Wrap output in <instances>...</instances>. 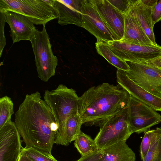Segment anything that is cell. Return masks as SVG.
I'll use <instances>...</instances> for the list:
<instances>
[{
    "instance_id": "cell-27",
    "label": "cell",
    "mask_w": 161,
    "mask_h": 161,
    "mask_svg": "<svg viewBox=\"0 0 161 161\" xmlns=\"http://www.w3.org/2000/svg\"><path fill=\"white\" fill-rule=\"evenodd\" d=\"M0 57H1L6 43L4 35V27L6 22L4 12H0Z\"/></svg>"
},
{
    "instance_id": "cell-32",
    "label": "cell",
    "mask_w": 161,
    "mask_h": 161,
    "mask_svg": "<svg viewBox=\"0 0 161 161\" xmlns=\"http://www.w3.org/2000/svg\"><path fill=\"white\" fill-rule=\"evenodd\" d=\"M18 161H33L28 157L20 154Z\"/></svg>"
},
{
    "instance_id": "cell-4",
    "label": "cell",
    "mask_w": 161,
    "mask_h": 161,
    "mask_svg": "<svg viewBox=\"0 0 161 161\" xmlns=\"http://www.w3.org/2000/svg\"><path fill=\"white\" fill-rule=\"evenodd\" d=\"M53 0H0V11H11L26 16L34 24L45 25L58 19Z\"/></svg>"
},
{
    "instance_id": "cell-10",
    "label": "cell",
    "mask_w": 161,
    "mask_h": 161,
    "mask_svg": "<svg viewBox=\"0 0 161 161\" xmlns=\"http://www.w3.org/2000/svg\"><path fill=\"white\" fill-rule=\"evenodd\" d=\"M21 136L11 120L0 129V161H18L23 148Z\"/></svg>"
},
{
    "instance_id": "cell-25",
    "label": "cell",
    "mask_w": 161,
    "mask_h": 161,
    "mask_svg": "<svg viewBox=\"0 0 161 161\" xmlns=\"http://www.w3.org/2000/svg\"><path fill=\"white\" fill-rule=\"evenodd\" d=\"M108 1L118 11L125 14L129 11L133 1V0Z\"/></svg>"
},
{
    "instance_id": "cell-1",
    "label": "cell",
    "mask_w": 161,
    "mask_h": 161,
    "mask_svg": "<svg viewBox=\"0 0 161 161\" xmlns=\"http://www.w3.org/2000/svg\"><path fill=\"white\" fill-rule=\"evenodd\" d=\"M14 123L25 147L51 153L58 126L39 92L26 95L15 113Z\"/></svg>"
},
{
    "instance_id": "cell-29",
    "label": "cell",
    "mask_w": 161,
    "mask_h": 161,
    "mask_svg": "<svg viewBox=\"0 0 161 161\" xmlns=\"http://www.w3.org/2000/svg\"><path fill=\"white\" fill-rule=\"evenodd\" d=\"M101 155L100 149H98L88 155L81 157L76 161H98Z\"/></svg>"
},
{
    "instance_id": "cell-14",
    "label": "cell",
    "mask_w": 161,
    "mask_h": 161,
    "mask_svg": "<svg viewBox=\"0 0 161 161\" xmlns=\"http://www.w3.org/2000/svg\"><path fill=\"white\" fill-rule=\"evenodd\" d=\"M116 78L118 84L131 96L156 111H161V98L150 93L137 84L128 76L126 71L117 69Z\"/></svg>"
},
{
    "instance_id": "cell-19",
    "label": "cell",
    "mask_w": 161,
    "mask_h": 161,
    "mask_svg": "<svg viewBox=\"0 0 161 161\" xmlns=\"http://www.w3.org/2000/svg\"><path fill=\"white\" fill-rule=\"evenodd\" d=\"M83 124L79 113L69 116L64 123L58 145L67 146L74 141L81 131Z\"/></svg>"
},
{
    "instance_id": "cell-31",
    "label": "cell",
    "mask_w": 161,
    "mask_h": 161,
    "mask_svg": "<svg viewBox=\"0 0 161 161\" xmlns=\"http://www.w3.org/2000/svg\"><path fill=\"white\" fill-rule=\"evenodd\" d=\"M158 0H141V1L145 5L153 7L155 5Z\"/></svg>"
},
{
    "instance_id": "cell-11",
    "label": "cell",
    "mask_w": 161,
    "mask_h": 161,
    "mask_svg": "<svg viewBox=\"0 0 161 161\" xmlns=\"http://www.w3.org/2000/svg\"><path fill=\"white\" fill-rule=\"evenodd\" d=\"M100 17L111 32L114 40L123 39L125 14L116 9L108 0H91Z\"/></svg>"
},
{
    "instance_id": "cell-28",
    "label": "cell",
    "mask_w": 161,
    "mask_h": 161,
    "mask_svg": "<svg viewBox=\"0 0 161 161\" xmlns=\"http://www.w3.org/2000/svg\"><path fill=\"white\" fill-rule=\"evenodd\" d=\"M152 18L154 25L161 20V0H158L153 7Z\"/></svg>"
},
{
    "instance_id": "cell-7",
    "label": "cell",
    "mask_w": 161,
    "mask_h": 161,
    "mask_svg": "<svg viewBox=\"0 0 161 161\" xmlns=\"http://www.w3.org/2000/svg\"><path fill=\"white\" fill-rule=\"evenodd\" d=\"M105 42L117 56L125 61L143 63L161 55V46L158 44H136L122 39Z\"/></svg>"
},
{
    "instance_id": "cell-12",
    "label": "cell",
    "mask_w": 161,
    "mask_h": 161,
    "mask_svg": "<svg viewBox=\"0 0 161 161\" xmlns=\"http://www.w3.org/2000/svg\"><path fill=\"white\" fill-rule=\"evenodd\" d=\"M82 27L94 35L97 40L104 42L114 41L112 35L102 21L91 0L82 2Z\"/></svg>"
},
{
    "instance_id": "cell-8",
    "label": "cell",
    "mask_w": 161,
    "mask_h": 161,
    "mask_svg": "<svg viewBox=\"0 0 161 161\" xmlns=\"http://www.w3.org/2000/svg\"><path fill=\"white\" fill-rule=\"evenodd\" d=\"M128 113L132 134L146 132L161 122V115L156 110L131 96L128 105Z\"/></svg>"
},
{
    "instance_id": "cell-23",
    "label": "cell",
    "mask_w": 161,
    "mask_h": 161,
    "mask_svg": "<svg viewBox=\"0 0 161 161\" xmlns=\"http://www.w3.org/2000/svg\"><path fill=\"white\" fill-rule=\"evenodd\" d=\"M14 114V103L11 99L5 96L0 98V129L11 120Z\"/></svg>"
},
{
    "instance_id": "cell-3",
    "label": "cell",
    "mask_w": 161,
    "mask_h": 161,
    "mask_svg": "<svg viewBox=\"0 0 161 161\" xmlns=\"http://www.w3.org/2000/svg\"><path fill=\"white\" fill-rule=\"evenodd\" d=\"M43 97L58 126L55 139V141L58 142L66 119L70 116L78 113L80 97L75 90L61 84L54 90H45Z\"/></svg>"
},
{
    "instance_id": "cell-21",
    "label": "cell",
    "mask_w": 161,
    "mask_h": 161,
    "mask_svg": "<svg viewBox=\"0 0 161 161\" xmlns=\"http://www.w3.org/2000/svg\"><path fill=\"white\" fill-rule=\"evenodd\" d=\"M150 131V146L142 161H161V128L157 127Z\"/></svg>"
},
{
    "instance_id": "cell-15",
    "label": "cell",
    "mask_w": 161,
    "mask_h": 161,
    "mask_svg": "<svg viewBox=\"0 0 161 161\" xmlns=\"http://www.w3.org/2000/svg\"><path fill=\"white\" fill-rule=\"evenodd\" d=\"M53 6L61 25L73 24L82 27V7L83 0H53Z\"/></svg>"
},
{
    "instance_id": "cell-24",
    "label": "cell",
    "mask_w": 161,
    "mask_h": 161,
    "mask_svg": "<svg viewBox=\"0 0 161 161\" xmlns=\"http://www.w3.org/2000/svg\"><path fill=\"white\" fill-rule=\"evenodd\" d=\"M21 154L33 161H58L52 153L41 151L32 147H23Z\"/></svg>"
},
{
    "instance_id": "cell-26",
    "label": "cell",
    "mask_w": 161,
    "mask_h": 161,
    "mask_svg": "<svg viewBox=\"0 0 161 161\" xmlns=\"http://www.w3.org/2000/svg\"><path fill=\"white\" fill-rule=\"evenodd\" d=\"M151 142V136L149 130L145 132L141 144L140 153L142 160L147 154L150 146Z\"/></svg>"
},
{
    "instance_id": "cell-5",
    "label": "cell",
    "mask_w": 161,
    "mask_h": 161,
    "mask_svg": "<svg viewBox=\"0 0 161 161\" xmlns=\"http://www.w3.org/2000/svg\"><path fill=\"white\" fill-rule=\"evenodd\" d=\"M45 25L41 31L38 30L30 40L34 54L38 77L47 82L55 74L58 59L53 54Z\"/></svg>"
},
{
    "instance_id": "cell-20",
    "label": "cell",
    "mask_w": 161,
    "mask_h": 161,
    "mask_svg": "<svg viewBox=\"0 0 161 161\" xmlns=\"http://www.w3.org/2000/svg\"><path fill=\"white\" fill-rule=\"evenodd\" d=\"M95 45L97 53L110 64L117 69L126 72L130 70L129 66L126 62L117 56L105 42L97 40Z\"/></svg>"
},
{
    "instance_id": "cell-17",
    "label": "cell",
    "mask_w": 161,
    "mask_h": 161,
    "mask_svg": "<svg viewBox=\"0 0 161 161\" xmlns=\"http://www.w3.org/2000/svg\"><path fill=\"white\" fill-rule=\"evenodd\" d=\"M153 8L144 4L141 0H133L130 10L151 41L157 45L153 31L154 25L152 18Z\"/></svg>"
},
{
    "instance_id": "cell-22",
    "label": "cell",
    "mask_w": 161,
    "mask_h": 161,
    "mask_svg": "<svg viewBox=\"0 0 161 161\" xmlns=\"http://www.w3.org/2000/svg\"><path fill=\"white\" fill-rule=\"evenodd\" d=\"M74 145L82 157L98 149L94 140L81 131L75 140Z\"/></svg>"
},
{
    "instance_id": "cell-2",
    "label": "cell",
    "mask_w": 161,
    "mask_h": 161,
    "mask_svg": "<svg viewBox=\"0 0 161 161\" xmlns=\"http://www.w3.org/2000/svg\"><path fill=\"white\" fill-rule=\"evenodd\" d=\"M130 96L118 84L103 83L90 87L80 97L78 113L83 124L100 127L128 106Z\"/></svg>"
},
{
    "instance_id": "cell-13",
    "label": "cell",
    "mask_w": 161,
    "mask_h": 161,
    "mask_svg": "<svg viewBox=\"0 0 161 161\" xmlns=\"http://www.w3.org/2000/svg\"><path fill=\"white\" fill-rule=\"evenodd\" d=\"M2 12L4 13L6 22L10 27L13 43L21 40L30 41L37 30L34 24L20 14L11 11Z\"/></svg>"
},
{
    "instance_id": "cell-16",
    "label": "cell",
    "mask_w": 161,
    "mask_h": 161,
    "mask_svg": "<svg viewBox=\"0 0 161 161\" xmlns=\"http://www.w3.org/2000/svg\"><path fill=\"white\" fill-rule=\"evenodd\" d=\"M122 40L136 44L154 45L146 35L130 9L125 15L124 35Z\"/></svg>"
},
{
    "instance_id": "cell-30",
    "label": "cell",
    "mask_w": 161,
    "mask_h": 161,
    "mask_svg": "<svg viewBox=\"0 0 161 161\" xmlns=\"http://www.w3.org/2000/svg\"><path fill=\"white\" fill-rule=\"evenodd\" d=\"M143 63H145L161 69V55L153 60Z\"/></svg>"
},
{
    "instance_id": "cell-6",
    "label": "cell",
    "mask_w": 161,
    "mask_h": 161,
    "mask_svg": "<svg viewBox=\"0 0 161 161\" xmlns=\"http://www.w3.org/2000/svg\"><path fill=\"white\" fill-rule=\"evenodd\" d=\"M100 128L94 140L98 149L121 141H126L132 134L129 124L128 106L107 119Z\"/></svg>"
},
{
    "instance_id": "cell-18",
    "label": "cell",
    "mask_w": 161,
    "mask_h": 161,
    "mask_svg": "<svg viewBox=\"0 0 161 161\" xmlns=\"http://www.w3.org/2000/svg\"><path fill=\"white\" fill-rule=\"evenodd\" d=\"M122 141L100 149L102 155L98 161H136L135 153Z\"/></svg>"
},
{
    "instance_id": "cell-9",
    "label": "cell",
    "mask_w": 161,
    "mask_h": 161,
    "mask_svg": "<svg viewBox=\"0 0 161 161\" xmlns=\"http://www.w3.org/2000/svg\"><path fill=\"white\" fill-rule=\"evenodd\" d=\"M127 75L147 92L161 98V69L145 63L126 61Z\"/></svg>"
}]
</instances>
